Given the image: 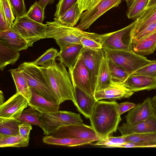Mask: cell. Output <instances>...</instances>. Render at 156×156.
<instances>
[{
	"label": "cell",
	"instance_id": "1",
	"mask_svg": "<svg viewBox=\"0 0 156 156\" xmlns=\"http://www.w3.org/2000/svg\"><path fill=\"white\" fill-rule=\"evenodd\" d=\"M115 101H98L90 118L91 126L102 140L116 132L122 119Z\"/></svg>",
	"mask_w": 156,
	"mask_h": 156
},
{
	"label": "cell",
	"instance_id": "2",
	"mask_svg": "<svg viewBox=\"0 0 156 156\" xmlns=\"http://www.w3.org/2000/svg\"><path fill=\"white\" fill-rule=\"evenodd\" d=\"M39 67L44 74L60 104L66 100H71L76 106L74 87L69 73L63 64L52 60Z\"/></svg>",
	"mask_w": 156,
	"mask_h": 156
},
{
	"label": "cell",
	"instance_id": "3",
	"mask_svg": "<svg viewBox=\"0 0 156 156\" xmlns=\"http://www.w3.org/2000/svg\"><path fill=\"white\" fill-rule=\"evenodd\" d=\"M18 68L21 70L30 89L48 100L60 105L44 74L32 62H24Z\"/></svg>",
	"mask_w": 156,
	"mask_h": 156
},
{
	"label": "cell",
	"instance_id": "4",
	"mask_svg": "<svg viewBox=\"0 0 156 156\" xmlns=\"http://www.w3.org/2000/svg\"><path fill=\"white\" fill-rule=\"evenodd\" d=\"M47 22L43 39L52 38L60 48V51L70 46L81 44L80 39L87 33L77 27L68 26L59 22Z\"/></svg>",
	"mask_w": 156,
	"mask_h": 156
},
{
	"label": "cell",
	"instance_id": "5",
	"mask_svg": "<svg viewBox=\"0 0 156 156\" xmlns=\"http://www.w3.org/2000/svg\"><path fill=\"white\" fill-rule=\"evenodd\" d=\"M39 117L41 122L40 127L45 135L52 134L62 126L83 123L79 114L70 111L58 110L44 113L39 112Z\"/></svg>",
	"mask_w": 156,
	"mask_h": 156
},
{
	"label": "cell",
	"instance_id": "6",
	"mask_svg": "<svg viewBox=\"0 0 156 156\" xmlns=\"http://www.w3.org/2000/svg\"><path fill=\"white\" fill-rule=\"evenodd\" d=\"M103 50L108 59L122 67L130 74L154 61L138 55L133 51Z\"/></svg>",
	"mask_w": 156,
	"mask_h": 156
},
{
	"label": "cell",
	"instance_id": "7",
	"mask_svg": "<svg viewBox=\"0 0 156 156\" xmlns=\"http://www.w3.org/2000/svg\"><path fill=\"white\" fill-rule=\"evenodd\" d=\"M46 28V24L33 20L26 14L16 18L12 27L32 46L34 42L43 39Z\"/></svg>",
	"mask_w": 156,
	"mask_h": 156
},
{
	"label": "cell",
	"instance_id": "8",
	"mask_svg": "<svg viewBox=\"0 0 156 156\" xmlns=\"http://www.w3.org/2000/svg\"><path fill=\"white\" fill-rule=\"evenodd\" d=\"M51 135L56 138L86 140L93 142L102 140L98 135L91 126L83 123L62 126Z\"/></svg>",
	"mask_w": 156,
	"mask_h": 156
},
{
	"label": "cell",
	"instance_id": "9",
	"mask_svg": "<svg viewBox=\"0 0 156 156\" xmlns=\"http://www.w3.org/2000/svg\"><path fill=\"white\" fill-rule=\"evenodd\" d=\"M135 23L134 21L128 26L111 32L104 40L102 49L132 51L131 31Z\"/></svg>",
	"mask_w": 156,
	"mask_h": 156
},
{
	"label": "cell",
	"instance_id": "10",
	"mask_svg": "<svg viewBox=\"0 0 156 156\" xmlns=\"http://www.w3.org/2000/svg\"><path fill=\"white\" fill-rule=\"evenodd\" d=\"M122 0H100L95 5L82 13L77 27L85 30L98 18L110 9L117 7Z\"/></svg>",
	"mask_w": 156,
	"mask_h": 156
},
{
	"label": "cell",
	"instance_id": "11",
	"mask_svg": "<svg viewBox=\"0 0 156 156\" xmlns=\"http://www.w3.org/2000/svg\"><path fill=\"white\" fill-rule=\"evenodd\" d=\"M105 55L102 49L93 50L84 48L80 56L87 68L92 90L94 95L99 71Z\"/></svg>",
	"mask_w": 156,
	"mask_h": 156
},
{
	"label": "cell",
	"instance_id": "12",
	"mask_svg": "<svg viewBox=\"0 0 156 156\" xmlns=\"http://www.w3.org/2000/svg\"><path fill=\"white\" fill-rule=\"evenodd\" d=\"M69 73L73 86L77 87L95 98L87 68L80 56L74 64L71 71H69Z\"/></svg>",
	"mask_w": 156,
	"mask_h": 156
},
{
	"label": "cell",
	"instance_id": "13",
	"mask_svg": "<svg viewBox=\"0 0 156 156\" xmlns=\"http://www.w3.org/2000/svg\"><path fill=\"white\" fill-rule=\"evenodd\" d=\"M27 99L19 93L0 106V117L17 119L28 105Z\"/></svg>",
	"mask_w": 156,
	"mask_h": 156
},
{
	"label": "cell",
	"instance_id": "14",
	"mask_svg": "<svg viewBox=\"0 0 156 156\" xmlns=\"http://www.w3.org/2000/svg\"><path fill=\"white\" fill-rule=\"evenodd\" d=\"M155 116L151 98L148 97L131 109L125 118L127 123L133 125Z\"/></svg>",
	"mask_w": 156,
	"mask_h": 156
},
{
	"label": "cell",
	"instance_id": "15",
	"mask_svg": "<svg viewBox=\"0 0 156 156\" xmlns=\"http://www.w3.org/2000/svg\"><path fill=\"white\" fill-rule=\"evenodd\" d=\"M133 92L156 89V78L132 74L121 84Z\"/></svg>",
	"mask_w": 156,
	"mask_h": 156
},
{
	"label": "cell",
	"instance_id": "16",
	"mask_svg": "<svg viewBox=\"0 0 156 156\" xmlns=\"http://www.w3.org/2000/svg\"><path fill=\"white\" fill-rule=\"evenodd\" d=\"M0 43L19 51L32 46L29 42L12 28L0 32Z\"/></svg>",
	"mask_w": 156,
	"mask_h": 156
},
{
	"label": "cell",
	"instance_id": "17",
	"mask_svg": "<svg viewBox=\"0 0 156 156\" xmlns=\"http://www.w3.org/2000/svg\"><path fill=\"white\" fill-rule=\"evenodd\" d=\"M73 86L77 110L86 118L90 119L97 101L77 87Z\"/></svg>",
	"mask_w": 156,
	"mask_h": 156
},
{
	"label": "cell",
	"instance_id": "18",
	"mask_svg": "<svg viewBox=\"0 0 156 156\" xmlns=\"http://www.w3.org/2000/svg\"><path fill=\"white\" fill-rule=\"evenodd\" d=\"M133 94L122 84L113 83L109 87L96 91L95 98L97 101L104 99L119 100L128 98Z\"/></svg>",
	"mask_w": 156,
	"mask_h": 156
},
{
	"label": "cell",
	"instance_id": "19",
	"mask_svg": "<svg viewBox=\"0 0 156 156\" xmlns=\"http://www.w3.org/2000/svg\"><path fill=\"white\" fill-rule=\"evenodd\" d=\"M117 129L123 136L156 132V117L133 125L124 123L121 126H118Z\"/></svg>",
	"mask_w": 156,
	"mask_h": 156
},
{
	"label": "cell",
	"instance_id": "20",
	"mask_svg": "<svg viewBox=\"0 0 156 156\" xmlns=\"http://www.w3.org/2000/svg\"><path fill=\"white\" fill-rule=\"evenodd\" d=\"M84 49L81 44H76L69 46L59 52L58 60L60 62L66 66L69 71H71L73 67L81 55Z\"/></svg>",
	"mask_w": 156,
	"mask_h": 156
},
{
	"label": "cell",
	"instance_id": "21",
	"mask_svg": "<svg viewBox=\"0 0 156 156\" xmlns=\"http://www.w3.org/2000/svg\"><path fill=\"white\" fill-rule=\"evenodd\" d=\"M135 21V23L131 31L132 38L156 21V5L146 8Z\"/></svg>",
	"mask_w": 156,
	"mask_h": 156
},
{
	"label": "cell",
	"instance_id": "22",
	"mask_svg": "<svg viewBox=\"0 0 156 156\" xmlns=\"http://www.w3.org/2000/svg\"><path fill=\"white\" fill-rule=\"evenodd\" d=\"M32 96L28 105L38 112L44 113L59 110L60 105L50 101L37 94L31 89Z\"/></svg>",
	"mask_w": 156,
	"mask_h": 156
},
{
	"label": "cell",
	"instance_id": "23",
	"mask_svg": "<svg viewBox=\"0 0 156 156\" xmlns=\"http://www.w3.org/2000/svg\"><path fill=\"white\" fill-rule=\"evenodd\" d=\"M10 72L16 88V93H19L29 102L32 96V93L23 73L18 68L11 69Z\"/></svg>",
	"mask_w": 156,
	"mask_h": 156
},
{
	"label": "cell",
	"instance_id": "24",
	"mask_svg": "<svg viewBox=\"0 0 156 156\" xmlns=\"http://www.w3.org/2000/svg\"><path fill=\"white\" fill-rule=\"evenodd\" d=\"M133 50L142 56L152 54L156 49V32L132 44Z\"/></svg>",
	"mask_w": 156,
	"mask_h": 156
},
{
	"label": "cell",
	"instance_id": "25",
	"mask_svg": "<svg viewBox=\"0 0 156 156\" xmlns=\"http://www.w3.org/2000/svg\"><path fill=\"white\" fill-rule=\"evenodd\" d=\"M124 136L127 142L134 143V147H156V131Z\"/></svg>",
	"mask_w": 156,
	"mask_h": 156
},
{
	"label": "cell",
	"instance_id": "26",
	"mask_svg": "<svg viewBox=\"0 0 156 156\" xmlns=\"http://www.w3.org/2000/svg\"><path fill=\"white\" fill-rule=\"evenodd\" d=\"M111 33L99 34L87 32L80 39V42L84 48L93 50L102 49V44L104 40Z\"/></svg>",
	"mask_w": 156,
	"mask_h": 156
},
{
	"label": "cell",
	"instance_id": "27",
	"mask_svg": "<svg viewBox=\"0 0 156 156\" xmlns=\"http://www.w3.org/2000/svg\"><path fill=\"white\" fill-rule=\"evenodd\" d=\"M113 83L108 66V58L105 54L99 71L96 92L109 87Z\"/></svg>",
	"mask_w": 156,
	"mask_h": 156
},
{
	"label": "cell",
	"instance_id": "28",
	"mask_svg": "<svg viewBox=\"0 0 156 156\" xmlns=\"http://www.w3.org/2000/svg\"><path fill=\"white\" fill-rule=\"evenodd\" d=\"M43 143L50 145L72 147L91 144L93 141L86 140H79L67 138H58L51 135H46L43 137Z\"/></svg>",
	"mask_w": 156,
	"mask_h": 156
},
{
	"label": "cell",
	"instance_id": "29",
	"mask_svg": "<svg viewBox=\"0 0 156 156\" xmlns=\"http://www.w3.org/2000/svg\"><path fill=\"white\" fill-rule=\"evenodd\" d=\"M21 123L16 119L0 117V135H19V126Z\"/></svg>",
	"mask_w": 156,
	"mask_h": 156
},
{
	"label": "cell",
	"instance_id": "30",
	"mask_svg": "<svg viewBox=\"0 0 156 156\" xmlns=\"http://www.w3.org/2000/svg\"><path fill=\"white\" fill-rule=\"evenodd\" d=\"M19 51L7 47L0 43V69L3 71L9 64H15L20 58Z\"/></svg>",
	"mask_w": 156,
	"mask_h": 156
},
{
	"label": "cell",
	"instance_id": "31",
	"mask_svg": "<svg viewBox=\"0 0 156 156\" xmlns=\"http://www.w3.org/2000/svg\"><path fill=\"white\" fill-rule=\"evenodd\" d=\"M81 14L76 2L62 15L56 19L62 24L74 27L80 20Z\"/></svg>",
	"mask_w": 156,
	"mask_h": 156
},
{
	"label": "cell",
	"instance_id": "32",
	"mask_svg": "<svg viewBox=\"0 0 156 156\" xmlns=\"http://www.w3.org/2000/svg\"><path fill=\"white\" fill-rule=\"evenodd\" d=\"M108 64L114 83L122 84L130 75L122 67L108 58Z\"/></svg>",
	"mask_w": 156,
	"mask_h": 156
},
{
	"label": "cell",
	"instance_id": "33",
	"mask_svg": "<svg viewBox=\"0 0 156 156\" xmlns=\"http://www.w3.org/2000/svg\"><path fill=\"white\" fill-rule=\"evenodd\" d=\"M29 140L22 138L19 135L16 136H5L0 135V147H27Z\"/></svg>",
	"mask_w": 156,
	"mask_h": 156
},
{
	"label": "cell",
	"instance_id": "34",
	"mask_svg": "<svg viewBox=\"0 0 156 156\" xmlns=\"http://www.w3.org/2000/svg\"><path fill=\"white\" fill-rule=\"evenodd\" d=\"M39 112L33 108L30 107L24 110L17 119L21 122H27L31 125L40 126L41 122L39 117Z\"/></svg>",
	"mask_w": 156,
	"mask_h": 156
},
{
	"label": "cell",
	"instance_id": "35",
	"mask_svg": "<svg viewBox=\"0 0 156 156\" xmlns=\"http://www.w3.org/2000/svg\"><path fill=\"white\" fill-rule=\"evenodd\" d=\"M149 0H136L128 9L126 15L129 19L136 20L146 8Z\"/></svg>",
	"mask_w": 156,
	"mask_h": 156
},
{
	"label": "cell",
	"instance_id": "36",
	"mask_svg": "<svg viewBox=\"0 0 156 156\" xmlns=\"http://www.w3.org/2000/svg\"><path fill=\"white\" fill-rule=\"evenodd\" d=\"M124 136H121L118 137L109 136L105 138L97 141L91 144L94 146H103L108 147H118L119 145L127 142Z\"/></svg>",
	"mask_w": 156,
	"mask_h": 156
},
{
	"label": "cell",
	"instance_id": "37",
	"mask_svg": "<svg viewBox=\"0 0 156 156\" xmlns=\"http://www.w3.org/2000/svg\"><path fill=\"white\" fill-rule=\"evenodd\" d=\"M44 10L36 1L31 6L26 14L29 18L33 20L43 23L44 17Z\"/></svg>",
	"mask_w": 156,
	"mask_h": 156
},
{
	"label": "cell",
	"instance_id": "38",
	"mask_svg": "<svg viewBox=\"0 0 156 156\" xmlns=\"http://www.w3.org/2000/svg\"><path fill=\"white\" fill-rule=\"evenodd\" d=\"M59 52L53 48H50L38 58L32 62L33 63L37 66H42L47 62L55 60L59 55Z\"/></svg>",
	"mask_w": 156,
	"mask_h": 156
},
{
	"label": "cell",
	"instance_id": "39",
	"mask_svg": "<svg viewBox=\"0 0 156 156\" xmlns=\"http://www.w3.org/2000/svg\"><path fill=\"white\" fill-rule=\"evenodd\" d=\"M77 0H59L56 5L54 18L57 19L70 8Z\"/></svg>",
	"mask_w": 156,
	"mask_h": 156
},
{
	"label": "cell",
	"instance_id": "40",
	"mask_svg": "<svg viewBox=\"0 0 156 156\" xmlns=\"http://www.w3.org/2000/svg\"><path fill=\"white\" fill-rule=\"evenodd\" d=\"M16 18L21 16L27 12L24 0H9Z\"/></svg>",
	"mask_w": 156,
	"mask_h": 156
},
{
	"label": "cell",
	"instance_id": "41",
	"mask_svg": "<svg viewBox=\"0 0 156 156\" xmlns=\"http://www.w3.org/2000/svg\"><path fill=\"white\" fill-rule=\"evenodd\" d=\"M0 5L2 7L8 24L12 28L15 18L9 0H0Z\"/></svg>",
	"mask_w": 156,
	"mask_h": 156
},
{
	"label": "cell",
	"instance_id": "42",
	"mask_svg": "<svg viewBox=\"0 0 156 156\" xmlns=\"http://www.w3.org/2000/svg\"><path fill=\"white\" fill-rule=\"evenodd\" d=\"M156 32V21L152 23L142 31L132 38V44Z\"/></svg>",
	"mask_w": 156,
	"mask_h": 156
},
{
	"label": "cell",
	"instance_id": "43",
	"mask_svg": "<svg viewBox=\"0 0 156 156\" xmlns=\"http://www.w3.org/2000/svg\"><path fill=\"white\" fill-rule=\"evenodd\" d=\"M156 78V60L140 68L133 73Z\"/></svg>",
	"mask_w": 156,
	"mask_h": 156
},
{
	"label": "cell",
	"instance_id": "44",
	"mask_svg": "<svg viewBox=\"0 0 156 156\" xmlns=\"http://www.w3.org/2000/svg\"><path fill=\"white\" fill-rule=\"evenodd\" d=\"M32 127L31 124L27 122H22L19 125V134L23 139L29 140L30 134Z\"/></svg>",
	"mask_w": 156,
	"mask_h": 156
},
{
	"label": "cell",
	"instance_id": "45",
	"mask_svg": "<svg viewBox=\"0 0 156 156\" xmlns=\"http://www.w3.org/2000/svg\"><path fill=\"white\" fill-rule=\"evenodd\" d=\"M100 0H77L78 6L81 13L87 10L95 5Z\"/></svg>",
	"mask_w": 156,
	"mask_h": 156
},
{
	"label": "cell",
	"instance_id": "46",
	"mask_svg": "<svg viewBox=\"0 0 156 156\" xmlns=\"http://www.w3.org/2000/svg\"><path fill=\"white\" fill-rule=\"evenodd\" d=\"M136 105L135 104L126 101L118 104V109L120 115L123 113L131 110L134 108Z\"/></svg>",
	"mask_w": 156,
	"mask_h": 156
},
{
	"label": "cell",
	"instance_id": "47",
	"mask_svg": "<svg viewBox=\"0 0 156 156\" xmlns=\"http://www.w3.org/2000/svg\"><path fill=\"white\" fill-rule=\"evenodd\" d=\"M0 32L9 30L11 28L7 21L2 6L0 5Z\"/></svg>",
	"mask_w": 156,
	"mask_h": 156
},
{
	"label": "cell",
	"instance_id": "48",
	"mask_svg": "<svg viewBox=\"0 0 156 156\" xmlns=\"http://www.w3.org/2000/svg\"><path fill=\"white\" fill-rule=\"evenodd\" d=\"M55 0H39L37 2L38 4L44 10L45 8L48 4H51L54 2Z\"/></svg>",
	"mask_w": 156,
	"mask_h": 156
},
{
	"label": "cell",
	"instance_id": "49",
	"mask_svg": "<svg viewBox=\"0 0 156 156\" xmlns=\"http://www.w3.org/2000/svg\"><path fill=\"white\" fill-rule=\"evenodd\" d=\"M156 5V0H149L146 8H147Z\"/></svg>",
	"mask_w": 156,
	"mask_h": 156
},
{
	"label": "cell",
	"instance_id": "50",
	"mask_svg": "<svg viewBox=\"0 0 156 156\" xmlns=\"http://www.w3.org/2000/svg\"><path fill=\"white\" fill-rule=\"evenodd\" d=\"M4 97L3 93L1 90L0 91V106L2 105L5 102Z\"/></svg>",
	"mask_w": 156,
	"mask_h": 156
},
{
	"label": "cell",
	"instance_id": "51",
	"mask_svg": "<svg viewBox=\"0 0 156 156\" xmlns=\"http://www.w3.org/2000/svg\"><path fill=\"white\" fill-rule=\"evenodd\" d=\"M136 0H125L128 9L129 8Z\"/></svg>",
	"mask_w": 156,
	"mask_h": 156
}]
</instances>
